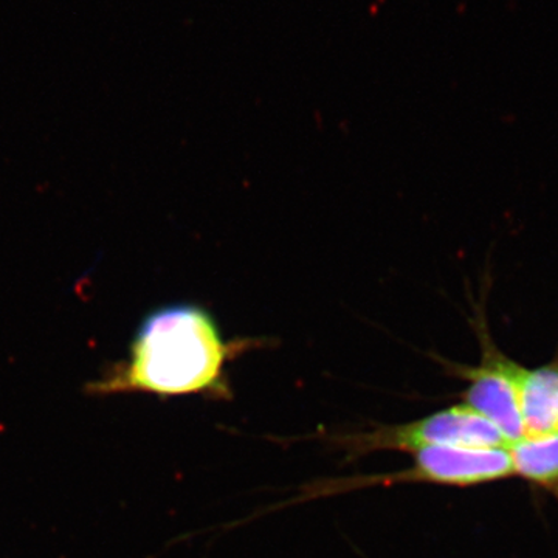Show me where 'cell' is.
<instances>
[{"label": "cell", "instance_id": "1", "mask_svg": "<svg viewBox=\"0 0 558 558\" xmlns=\"http://www.w3.org/2000/svg\"><path fill=\"white\" fill-rule=\"evenodd\" d=\"M266 341L226 339L211 312L197 304H168L140 322L126 360L90 389L98 395L146 392L159 398L231 400L229 366Z\"/></svg>", "mask_w": 558, "mask_h": 558}, {"label": "cell", "instance_id": "5", "mask_svg": "<svg viewBox=\"0 0 558 558\" xmlns=\"http://www.w3.org/2000/svg\"><path fill=\"white\" fill-rule=\"evenodd\" d=\"M520 409L524 436L558 432V355L548 365L524 368Z\"/></svg>", "mask_w": 558, "mask_h": 558}, {"label": "cell", "instance_id": "4", "mask_svg": "<svg viewBox=\"0 0 558 558\" xmlns=\"http://www.w3.org/2000/svg\"><path fill=\"white\" fill-rule=\"evenodd\" d=\"M470 325L480 340L478 365H461L439 355H433V359L438 360L449 376L468 384L464 391L458 395L462 403L497 425L509 444L515 442L524 436L520 409L524 366L508 357L492 339L483 307L475 306V317L470 318Z\"/></svg>", "mask_w": 558, "mask_h": 558}, {"label": "cell", "instance_id": "3", "mask_svg": "<svg viewBox=\"0 0 558 558\" xmlns=\"http://www.w3.org/2000/svg\"><path fill=\"white\" fill-rule=\"evenodd\" d=\"M349 459L376 451H414L429 447L461 449H501L508 447L497 425L470 407L454 405L407 424L376 425L369 429L330 438Z\"/></svg>", "mask_w": 558, "mask_h": 558}, {"label": "cell", "instance_id": "6", "mask_svg": "<svg viewBox=\"0 0 558 558\" xmlns=\"http://www.w3.org/2000/svg\"><path fill=\"white\" fill-rule=\"evenodd\" d=\"M508 450L513 476L558 498V432L523 436Z\"/></svg>", "mask_w": 558, "mask_h": 558}, {"label": "cell", "instance_id": "2", "mask_svg": "<svg viewBox=\"0 0 558 558\" xmlns=\"http://www.w3.org/2000/svg\"><path fill=\"white\" fill-rule=\"evenodd\" d=\"M413 464L399 472L377 475L348 476L325 480L301 490L299 497L281 506L300 505L317 498L336 497L349 492L398 484H435L446 487H476L513 476L508 447L501 449H461V447H429L414 451Z\"/></svg>", "mask_w": 558, "mask_h": 558}]
</instances>
